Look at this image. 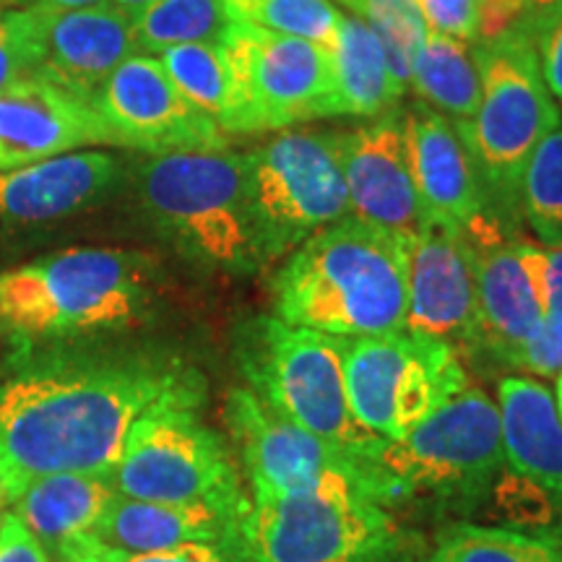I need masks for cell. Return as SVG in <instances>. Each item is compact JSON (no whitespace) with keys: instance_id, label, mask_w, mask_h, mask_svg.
Masks as SVG:
<instances>
[{"instance_id":"83f0119b","label":"cell","mask_w":562,"mask_h":562,"mask_svg":"<svg viewBox=\"0 0 562 562\" xmlns=\"http://www.w3.org/2000/svg\"><path fill=\"white\" fill-rule=\"evenodd\" d=\"M422 562H562V539L495 526L453 524Z\"/></svg>"},{"instance_id":"7402d4cb","label":"cell","mask_w":562,"mask_h":562,"mask_svg":"<svg viewBox=\"0 0 562 562\" xmlns=\"http://www.w3.org/2000/svg\"><path fill=\"white\" fill-rule=\"evenodd\" d=\"M240 516L206 503H151L115 492L91 537L123 552H165L182 544H240Z\"/></svg>"},{"instance_id":"7a4b0ae2","label":"cell","mask_w":562,"mask_h":562,"mask_svg":"<svg viewBox=\"0 0 562 562\" xmlns=\"http://www.w3.org/2000/svg\"><path fill=\"white\" fill-rule=\"evenodd\" d=\"M406 261L404 237L344 216L273 271V313L290 326L341 339L404 331Z\"/></svg>"},{"instance_id":"ac0fdd59","label":"cell","mask_w":562,"mask_h":562,"mask_svg":"<svg viewBox=\"0 0 562 562\" xmlns=\"http://www.w3.org/2000/svg\"><path fill=\"white\" fill-rule=\"evenodd\" d=\"M102 144L115 138L100 112L66 89L26 76L0 91V175Z\"/></svg>"},{"instance_id":"4fadbf2b","label":"cell","mask_w":562,"mask_h":562,"mask_svg":"<svg viewBox=\"0 0 562 562\" xmlns=\"http://www.w3.org/2000/svg\"><path fill=\"white\" fill-rule=\"evenodd\" d=\"M344 378L357 422L385 440L406 438L469 389L459 351L409 331L347 339Z\"/></svg>"},{"instance_id":"f6af8a7d","label":"cell","mask_w":562,"mask_h":562,"mask_svg":"<svg viewBox=\"0 0 562 562\" xmlns=\"http://www.w3.org/2000/svg\"><path fill=\"white\" fill-rule=\"evenodd\" d=\"M554 404H558V412L562 417V372L558 375V396H554Z\"/></svg>"},{"instance_id":"74e56055","label":"cell","mask_w":562,"mask_h":562,"mask_svg":"<svg viewBox=\"0 0 562 562\" xmlns=\"http://www.w3.org/2000/svg\"><path fill=\"white\" fill-rule=\"evenodd\" d=\"M531 40L547 89L552 91L554 100L562 102V0L544 11V16L533 26Z\"/></svg>"},{"instance_id":"7c38bea8","label":"cell","mask_w":562,"mask_h":562,"mask_svg":"<svg viewBox=\"0 0 562 562\" xmlns=\"http://www.w3.org/2000/svg\"><path fill=\"white\" fill-rule=\"evenodd\" d=\"M381 463L406 497L430 495L456 508L487 501L505 467L501 409L482 389H463L402 440H389Z\"/></svg>"},{"instance_id":"ee69618b","label":"cell","mask_w":562,"mask_h":562,"mask_svg":"<svg viewBox=\"0 0 562 562\" xmlns=\"http://www.w3.org/2000/svg\"><path fill=\"white\" fill-rule=\"evenodd\" d=\"M526 3L533 5V9H542V11H547V9H552L554 3H560V0H526Z\"/></svg>"},{"instance_id":"2e32d148","label":"cell","mask_w":562,"mask_h":562,"mask_svg":"<svg viewBox=\"0 0 562 562\" xmlns=\"http://www.w3.org/2000/svg\"><path fill=\"white\" fill-rule=\"evenodd\" d=\"M349 216L412 240L430 227L414 191L406 157L404 112H385L370 125L339 133Z\"/></svg>"},{"instance_id":"8d00e7d4","label":"cell","mask_w":562,"mask_h":562,"mask_svg":"<svg viewBox=\"0 0 562 562\" xmlns=\"http://www.w3.org/2000/svg\"><path fill=\"white\" fill-rule=\"evenodd\" d=\"M414 5L422 13L427 32L463 42L476 40L480 16L474 0H414Z\"/></svg>"},{"instance_id":"d4e9b609","label":"cell","mask_w":562,"mask_h":562,"mask_svg":"<svg viewBox=\"0 0 562 562\" xmlns=\"http://www.w3.org/2000/svg\"><path fill=\"white\" fill-rule=\"evenodd\" d=\"M326 53L334 117H381L404 97L406 87L393 76L381 40L355 13H344L341 30Z\"/></svg>"},{"instance_id":"b9f144b4","label":"cell","mask_w":562,"mask_h":562,"mask_svg":"<svg viewBox=\"0 0 562 562\" xmlns=\"http://www.w3.org/2000/svg\"><path fill=\"white\" fill-rule=\"evenodd\" d=\"M151 3H157V0H110V5H115L117 11L128 13L131 19L136 16V13L144 11V9H149Z\"/></svg>"},{"instance_id":"9a60e30c","label":"cell","mask_w":562,"mask_h":562,"mask_svg":"<svg viewBox=\"0 0 562 562\" xmlns=\"http://www.w3.org/2000/svg\"><path fill=\"white\" fill-rule=\"evenodd\" d=\"M404 331L442 341L456 351L482 344L474 250L467 232L430 224L406 240Z\"/></svg>"},{"instance_id":"8fae6325","label":"cell","mask_w":562,"mask_h":562,"mask_svg":"<svg viewBox=\"0 0 562 562\" xmlns=\"http://www.w3.org/2000/svg\"><path fill=\"white\" fill-rule=\"evenodd\" d=\"M220 47L227 68V110L222 117L227 136L286 131L334 117L331 66L321 45L237 21Z\"/></svg>"},{"instance_id":"ffe728a7","label":"cell","mask_w":562,"mask_h":562,"mask_svg":"<svg viewBox=\"0 0 562 562\" xmlns=\"http://www.w3.org/2000/svg\"><path fill=\"white\" fill-rule=\"evenodd\" d=\"M406 157L414 191L432 224L467 229L484 214L482 180L453 123L417 102L404 112Z\"/></svg>"},{"instance_id":"6da1fadb","label":"cell","mask_w":562,"mask_h":562,"mask_svg":"<svg viewBox=\"0 0 562 562\" xmlns=\"http://www.w3.org/2000/svg\"><path fill=\"white\" fill-rule=\"evenodd\" d=\"M0 381V472L11 503L47 474L110 476L140 417L199 409L206 381L161 347L21 349Z\"/></svg>"},{"instance_id":"e575fe53","label":"cell","mask_w":562,"mask_h":562,"mask_svg":"<svg viewBox=\"0 0 562 562\" xmlns=\"http://www.w3.org/2000/svg\"><path fill=\"white\" fill-rule=\"evenodd\" d=\"M513 368L531 375L558 378L562 372V311L547 313L539 328L521 344L513 357Z\"/></svg>"},{"instance_id":"4dcf8cb0","label":"cell","mask_w":562,"mask_h":562,"mask_svg":"<svg viewBox=\"0 0 562 562\" xmlns=\"http://www.w3.org/2000/svg\"><path fill=\"white\" fill-rule=\"evenodd\" d=\"M157 60L188 102L222 125L227 110V68L220 42H191L159 53Z\"/></svg>"},{"instance_id":"f1b7e54d","label":"cell","mask_w":562,"mask_h":562,"mask_svg":"<svg viewBox=\"0 0 562 562\" xmlns=\"http://www.w3.org/2000/svg\"><path fill=\"white\" fill-rule=\"evenodd\" d=\"M227 3L232 19L240 24L307 40L321 45L323 50L331 47L344 21V11L331 0H227Z\"/></svg>"},{"instance_id":"30bf717a","label":"cell","mask_w":562,"mask_h":562,"mask_svg":"<svg viewBox=\"0 0 562 562\" xmlns=\"http://www.w3.org/2000/svg\"><path fill=\"white\" fill-rule=\"evenodd\" d=\"M115 492L151 503H206L245 516L250 495L229 442L211 430L199 409H161L131 427L121 461L110 474Z\"/></svg>"},{"instance_id":"277c9868","label":"cell","mask_w":562,"mask_h":562,"mask_svg":"<svg viewBox=\"0 0 562 562\" xmlns=\"http://www.w3.org/2000/svg\"><path fill=\"white\" fill-rule=\"evenodd\" d=\"M138 199L154 229L191 261L227 273L266 269L243 154L154 157L138 170Z\"/></svg>"},{"instance_id":"836d02e7","label":"cell","mask_w":562,"mask_h":562,"mask_svg":"<svg viewBox=\"0 0 562 562\" xmlns=\"http://www.w3.org/2000/svg\"><path fill=\"white\" fill-rule=\"evenodd\" d=\"M37 24L32 5H0V91L32 76Z\"/></svg>"},{"instance_id":"4316f807","label":"cell","mask_w":562,"mask_h":562,"mask_svg":"<svg viewBox=\"0 0 562 562\" xmlns=\"http://www.w3.org/2000/svg\"><path fill=\"white\" fill-rule=\"evenodd\" d=\"M237 24L227 0H157L133 16L138 50L159 55L191 42H222Z\"/></svg>"},{"instance_id":"f546056e","label":"cell","mask_w":562,"mask_h":562,"mask_svg":"<svg viewBox=\"0 0 562 562\" xmlns=\"http://www.w3.org/2000/svg\"><path fill=\"white\" fill-rule=\"evenodd\" d=\"M518 201L539 240L562 248V125L531 154Z\"/></svg>"},{"instance_id":"d590c367","label":"cell","mask_w":562,"mask_h":562,"mask_svg":"<svg viewBox=\"0 0 562 562\" xmlns=\"http://www.w3.org/2000/svg\"><path fill=\"white\" fill-rule=\"evenodd\" d=\"M516 248L526 266V273H529L533 292H537L542 313L562 311V248L521 240L516 243Z\"/></svg>"},{"instance_id":"5bb4252c","label":"cell","mask_w":562,"mask_h":562,"mask_svg":"<svg viewBox=\"0 0 562 562\" xmlns=\"http://www.w3.org/2000/svg\"><path fill=\"white\" fill-rule=\"evenodd\" d=\"M91 108L100 112L115 146L165 154L222 151L227 133L222 125L182 97L157 55L136 53L112 70Z\"/></svg>"},{"instance_id":"d6a6232c","label":"cell","mask_w":562,"mask_h":562,"mask_svg":"<svg viewBox=\"0 0 562 562\" xmlns=\"http://www.w3.org/2000/svg\"><path fill=\"white\" fill-rule=\"evenodd\" d=\"M53 562H250L240 544H182L165 552H123L83 533L63 547Z\"/></svg>"},{"instance_id":"7bdbcfd3","label":"cell","mask_w":562,"mask_h":562,"mask_svg":"<svg viewBox=\"0 0 562 562\" xmlns=\"http://www.w3.org/2000/svg\"><path fill=\"white\" fill-rule=\"evenodd\" d=\"M9 503H11V492H9V484H5L3 472H0V508H3V505H9Z\"/></svg>"},{"instance_id":"e0dca14e","label":"cell","mask_w":562,"mask_h":562,"mask_svg":"<svg viewBox=\"0 0 562 562\" xmlns=\"http://www.w3.org/2000/svg\"><path fill=\"white\" fill-rule=\"evenodd\" d=\"M37 24V53L32 76L94 102L112 70L140 53L133 19L115 5L83 11H55L32 3Z\"/></svg>"},{"instance_id":"9c48e42d","label":"cell","mask_w":562,"mask_h":562,"mask_svg":"<svg viewBox=\"0 0 562 562\" xmlns=\"http://www.w3.org/2000/svg\"><path fill=\"white\" fill-rule=\"evenodd\" d=\"M263 263L271 266L349 216L339 133L286 128L243 154Z\"/></svg>"},{"instance_id":"1f68e13d","label":"cell","mask_w":562,"mask_h":562,"mask_svg":"<svg viewBox=\"0 0 562 562\" xmlns=\"http://www.w3.org/2000/svg\"><path fill=\"white\" fill-rule=\"evenodd\" d=\"M339 3L378 34L393 76L398 83L409 87L412 60L427 37V26L414 0H339Z\"/></svg>"},{"instance_id":"7dc6e473","label":"cell","mask_w":562,"mask_h":562,"mask_svg":"<svg viewBox=\"0 0 562 562\" xmlns=\"http://www.w3.org/2000/svg\"><path fill=\"white\" fill-rule=\"evenodd\" d=\"M0 521H3V510H0Z\"/></svg>"},{"instance_id":"484cf974","label":"cell","mask_w":562,"mask_h":562,"mask_svg":"<svg viewBox=\"0 0 562 562\" xmlns=\"http://www.w3.org/2000/svg\"><path fill=\"white\" fill-rule=\"evenodd\" d=\"M409 87L453 123V128L472 121L480 102V68L472 42L427 32L409 68Z\"/></svg>"},{"instance_id":"bcb514c9","label":"cell","mask_w":562,"mask_h":562,"mask_svg":"<svg viewBox=\"0 0 562 562\" xmlns=\"http://www.w3.org/2000/svg\"><path fill=\"white\" fill-rule=\"evenodd\" d=\"M0 5H21V0H0Z\"/></svg>"},{"instance_id":"5b68a950","label":"cell","mask_w":562,"mask_h":562,"mask_svg":"<svg viewBox=\"0 0 562 562\" xmlns=\"http://www.w3.org/2000/svg\"><path fill=\"white\" fill-rule=\"evenodd\" d=\"M344 347L341 336L261 315L240 328L235 357L248 389L266 406L344 451L381 461L389 440L370 432L351 412Z\"/></svg>"},{"instance_id":"44dd1931","label":"cell","mask_w":562,"mask_h":562,"mask_svg":"<svg viewBox=\"0 0 562 562\" xmlns=\"http://www.w3.org/2000/svg\"><path fill=\"white\" fill-rule=\"evenodd\" d=\"M469 243L476 266V297H480L482 344L492 357L510 364L521 344L537 331L544 313L539 307L529 273L518 256L516 243L505 240L501 222L487 211L469 224Z\"/></svg>"},{"instance_id":"f35d334b","label":"cell","mask_w":562,"mask_h":562,"mask_svg":"<svg viewBox=\"0 0 562 562\" xmlns=\"http://www.w3.org/2000/svg\"><path fill=\"white\" fill-rule=\"evenodd\" d=\"M0 562H53L50 552L37 542L16 513L3 510L0 521Z\"/></svg>"},{"instance_id":"52a82bcc","label":"cell","mask_w":562,"mask_h":562,"mask_svg":"<svg viewBox=\"0 0 562 562\" xmlns=\"http://www.w3.org/2000/svg\"><path fill=\"white\" fill-rule=\"evenodd\" d=\"M480 102L459 136L476 175L505 209L521 206V178L537 146L562 125V115L524 24L474 47Z\"/></svg>"},{"instance_id":"603a6c76","label":"cell","mask_w":562,"mask_h":562,"mask_svg":"<svg viewBox=\"0 0 562 562\" xmlns=\"http://www.w3.org/2000/svg\"><path fill=\"white\" fill-rule=\"evenodd\" d=\"M497 409L510 472L544 490L562 510V417L552 391L533 378H503Z\"/></svg>"},{"instance_id":"3957f363","label":"cell","mask_w":562,"mask_h":562,"mask_svg":"<svg viewBox=\"0 0 562 562\" xmlns=\"http://www.w3.org/2000/svg\"><path fill=\"white\" fill-rule=\"evenodd\" d=\"M157 261L123 248H66L0 271V334L50 347L144 321Z\"/></svg>"},{"instance_id":"8992f818","label":"cell","mask_w":562,"mask_h":562,"mask_svg":"<svg viewBox=\"0 0 562 562\" xmlns=\"http://www.w3.org/2000/svg\"><path fill=\"white\" fill-rule=\"evenodd\" d=\"M224 422L250 484V497H357L385 508L409 501L381 461L344 451L307 432L266 406L248 385L227 393Z\"/></svg>"},{"instance_id":"ab89813d","label":"cell","mask_w":562,"mask_h":562,"mask_svg":"<svg viewBox=\"0 0 562 562\" xmlns=\"http://www.w3.org/2000/svg\"><path fill=\"white\" fill-rule=\"evenodd\" d=\"M480 26H476V42L495 40L510 32L513 26L524 24L529 3L526 0H474Z\"/></svg>"},{"instance_id":"60d3db41","label":"cell","mask_w":562,"mask_h":562,"mask_svg":"<svg viewBox=\"0 0 562 562\" xmlns=\"http://www.w3.org/2000/svg\"><path fill=\"white\" fill-rule=\"evenodd\" d=\"M37 3L55 11H83V9H100V5H108L110 0H37Z\"/></svg>"},{"instance_id":"ba28073f","label":"cell","mask_w":562,"mask_h":562,"mask_svg":"<svg viewBox=\"0 0 562 562\" xmlns=\"http://www.w3.org/2000/svg\"><path fill=\"white\" fill-rule=\"evenodd\" d=\"M250 562H422L425 542L385 505L357 497H250L240 521Z\"/></svg>"},{"instance_id":"cb8c5ba5","label":"cell","mask_w":562,"mask_h":562,"mask_svg":"<svg viewBox=\"0 0 562 562\" xmlns=\"http://www.w3.org/2000/svg\"><path fill=\"white\" fill-rule=\"evenodd\" d=\"M115 487L102 474H47L13 497V510L55 558L74 539L91 533Z\"/></svg>"},{"instance_id":"d6986e66","label":"cell","mask_w":562,"mask_h":562,"mask_svg":"<svg viewBox=\"0 0 562 562\" xmlns=\"http://www.w3.org/2000/svg\"><path fill=\"white\" fill-rule=\"evenodd\" d=\"M123 161L108 151H68L0 175V222L50 224L94 209L123 182Z\"/></svg>"}]
</instances>
